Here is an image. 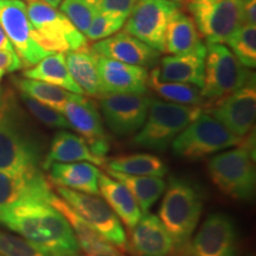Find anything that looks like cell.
Returning <instances> with one entry per match:
<instances>
[{
	"instance_id": "1",
	"label": "cell",
	"mask_w": 256,
	"mask_h": 256,
	"mask_svg": "<svg viewBox=\"0 0 256 256\" xmlns=\"http://www.w3.org/2000/svg\"><path fill=\"white\" fill-rule=\"evenodd\" d=\"M0 226L17 232L48 256H83L62 214L46 202H22L0 212Z\"/></svg>"
},
{
	"instance_id": "2",
	"label": "cell",
	"mask_w": 256,
	"mask_h": 256,
	"mask_svg": "<svg viewBox=\"0 0 256 256\" xmlns=\"http://www.w3.org/2000/svg\"><path fill=\"white\" fill-rule=\"evenodd\" d=\"M43 151L14 92L0 89V170L14 174H40Z\"/></svg>"
},
{
	"instance_id": "3",
	"label": "cell",
	"mask_w": 256,
	"mask_h": 256,
	"mask_svg": "<svg viewBox=\"0 0 256 256\" xmlns=\"http://www.w3.org/2000/svg\"><path fill=\"white\" fill-rule=\"evenodd\" d=\"M159 209V220L164 224L174 249L180 252L190 241L203 212V197L196 185L180 178L170 179Z\"/></svg>"
},
{
	"instance_id": "4",
	"label": "cell",
	"mask_w": 256,
	"mask_h": 256,
	"mask_svg": "<svg viewBox=\"0 0 256 256\" xmlns=\"http://www.w3.org/2000/svg\"><path fill=\"white\" fill-rule=\"evenodd\" d=\"M254 136L242 139L236 148L224 151L210 159L208 171L212 183L220 192L238 200H249L254 197L256 186Z\"/></svg>"
},
{
	"instance_id": "5",
	"label": "cell",
	"mask_w": 256,
	"mask_h": 256,
	"mask_svg": "<svg viewBox=\"0 0 256 256\" xmlns=\"http://www.w3.org/2000/svg\"><path fill=\"white\" fill-rule=\"evenodd\" d=\"M202 112L200 107L151 98L145 124L132 144L142 148L165 151L182 130Z\"/></svg>"
},
{
	"instance_id": "6",
	"label": "cell",
	"mask_w": 256,
	"mask_h": 256,
	"mask_svg": "<svg viewBox=\"0 0 256 256\" xmlns=\"http://www.w3.org/2000/svg\"><path fill=\"white\" fill-rule=\"evenodd\" d=\"M26 11L34 38L49 52H69L88 46V40L70 19L42 0H28Z\"/></svg>"
},
{
	"instance_id": "7",
	"label": "cell",
	"mask_w": 256,
	"mask_h": 256,
	"mask_svg": "<svg viewBox=\"0 0 256 256\" xmlns=\"http://www.w3.org/2000/svg\"><path fill=\"white\" fill-rule=\"evenodd\" d=\"M242 139L230 132L210 113L202 110L196 119L176 136L172 142V152L178 158L197 160L238 146Z\"/></svg>"
},
{
	"instance_id": "8",
	"label": "cell",
	"mask_w": 256,
	"mask_h": 256,
	"mask_svg": "<svg viewBox=\"0 0 256 256\" xmlns=\"http://www.w3.org/2000/svg\"><path fill=\"white\" fill-rule=\"evenodd\" d=\"M254 80V74L240 62L228 46L208 43L204 81L200 88L204 100H218Z\"/></svg>"
},
{
	"instance_id": "9",
	"label": "cell",
	"mask_w": 256,
	"mask_h": 256,
	"mask_svg": "<svg viewBox=\"0 0 256 256\" xmlns=\"http://www.w3.org/2000/svg\"><path fill=\"white\" fill-rule=\"evenodd\" d=\"M200 37L224 44L244 24L241 0H184Z\"/></svg>"
},
{
	"instance_id": "10",
	"label": "cell",
	"mask_w": 256,
	"mask_h": 256,
	"mask_svg": "<svg viewBox=\"0 0 256 256\" xmlns=\"http://www.w3.org/2000/svg\"><path fill=\"white\" fill-rule=\"evenodd\" d=\"M180 8L171 0H138L128 16L124 32L142 43L165 52V34L172 14Z\"/></svg>"
},
{
	"instance_id": "11",
	"label": "cell",
	"mask_w": 256,
	"mask_h": 256,
	"mask_svg": "<svg viewBox=\"0 0 256 256\" xmlns=\"http://www.w3.org/2000/svg\"><path fill=\"white\" fill-rule=\"evenodd\" d=\"M60 197L76 210L101 236L116 246L120 250L127 249L126 232L120 218L115 215L107 202L96 194H88L72 188L56 186Z\"/></svg>"
},
{
	"instance_id": "12",
	"label": "cell",
	"mask_w": 256,
	"mask_h": 256,
	"mask_svg": "<svg viewBox=\"0 0 256 256\" xmlns=\"http://www.w3.org/2000/svg\"><path fill=\"white\" fill-rule=\"evenodd\" d=\"M0 25L23 66H34L51 54L34 40V26L28 19L26 5L22 0H0Z\"/></svg>"
},
{
	"instance_id": "13",
	"label": "cell",
	"mask_w": 256,
	"mask_h": 256,
	"mask_svg": "<svg viewBox=\"0 0 256 256\" xmlns=\"http://www.w3.org/2000/svg\"><path fill=\"white\" fill-rule=\"evenodd\" d=\"M178 252L180 256H236L238 235L234 220L226 214H211Z\"/></svg>"
},
{
	"instance_id": "14",
	"label": "cell",
	"mask_w": 256,
	"mask_h": 256,
	"mask_svg": "<svg viewBox=\"0 0 256 256\" xmlns=\"http://www.w3.org/2000/svg\"><path fill=\"white\" fill-rule=\"evenodd\" d=\"M151 98L145 94H104L98 104L108 128L118 136L136 133L148 114Z\"/></svg>"
},
{
	"instance_id": "15",
	"label": "cell",
	"mask_w": 256,
	"mask_h": 256,
	"mask_svg": "<svg viewBox=\"0 0 256 256\" xmlns=\"http://www.w3.org/2000/svg\"><path fill=\"white\" fill-rule=\"evenodd\" d=\"M62 114L70 128L81 134L87 142L90 151L95 156L106 159V154L110 151V142L95 102L84 95L74 92L64 104Z\"/></svg>"
},
{
	"instance_id": "16",
	"label": "cell",
	"mask_w": 256,
	"mask_h": 256,
	"mask_svg": "<svg viewBox=\"0 0 256 256\" xmlns=\"http://www.w3.org/2000/svg\"><path fill=\"white\" fill-rule=\"evenodd\" d=\"M230 132L244 138L254 127L256 116L255 80L216 100L209 112Z\"/></svg>"
},
{
	"instance_id": "17",
	"label": "cell",
	"mask_w": 256,
	"mask_h": 256,
	"mask_svg": "<svg viewBox=\"0 0 256 256\" xmlns=\"http://www.w3.org/2000/svg\"><path fill=\"white\" fill-rule=\"evenodd\" d=\"M100 95L146 94L148 72L146 68L107 58L98 54Z\"/></svg>"
},
{
	"instance_id": "18",
	"label": "cell",
	"mask_w": 256,
	"mask_h": 256,
	"mask_svg": "<svg viewBox=\"0 0 256 256\" xmlns=\"http://www.w3.org/2000/svg\"><path fill=\"white\" fill-rule=\"evenodd\" d=\"M98 55L132 66L150 68L159 62L160 52L127 32H116L92 46Z\"/></svg>"
},
{
	"instance_id": "19",
	"label": "cell",
	"mask_w": 256,
	"mask_h": 256,
	"mask_svg": "<svg viewBox=\"0 0 256 256\" xmlns=\"http://www.w3.org/2000/svg\"><path fill=\"white\" fill-rule=\"evenodd\" d=\"M52 194L42 172L34 174H14L0 170V212L22 202L50 203Z\"/></svg>"
},
{
	"instance_id": "20",
	"label": "cell",
	"mask_w": 256,
	"mask_h": 256,
	"mask_svg": "<svg viewBox=\"0 0 256 256\" xmlns=\"http://www.w3.org/2000/svg\"><path fill=\"white\" fill-rule=\"evenodd\" d=\"M50 204L68 220L83 256H124L116 246L101 236L63 198L52 194Z\"/></svg>"
},
{
	"instance_id": "21",
	"label": "cell",
	"mask_w": 256,
	"mask_h": 256,
	"mask_svg": "<svg viewBox=\"0 0 256 256\" xmlns=\"http://www.w3.org/2000/svg\"><path fill=\"white\" fill-rule=\"evenodd\" d=\"M130 250L134 256H168L174 246L159 217L147 212L130 229Z\"/></svg>"
},
{
	"instance_id": "22",
	"label": "cell",
	"mask_w": 256,
	"mask_h": 256,
	"mask_svg": "<svg viewBox=\"0 0 256 256\" xmlns=\"http://www.w3.org/2000/svg\"><path fill=\"white\" fill-rule=\"evenodd\" d=\"M206 56V46L194 52L166 56L162 58L158 66L159 78L168 82L188 83L200 89L204 81Z\"/></svg>"
},
{
	"instance_id": "23",
	"label": "cell",
	"mask_w": 256,
	"mask_h": 256,
	"mask_svg": "<svg viewBox=\"0 0 256 256\" xmlns=\"http://www.w3.org/2000/svg\"><path fill=\"white\" fill-rule=\"evenodd\" d=\"M49 180L57 186L96 194L98 192V177L101 171L87 162H52L49 168Z\"/></svg>"
},
{
	"instance_id": "24",
	"label": "cell",
	"mask_w": 256,
	"mask_h": 256,
	"mask_svg": "<svg viewBox=\"0 0 256 256\" xmlns=\"http://www.w3.org/2000/svg\"><path fill=\"white\" fill-rule=\"evenodd\" d=\"M87 162L98 166H104L107 160L95 156L82 136L62 130L54 136L49 152L44 156L42 168L48 170L52 162Z\"/></svg>"
},
{
	"instance_id": "25",
	"label": "cell",
	"mask_w": 256,
	"mask_h": 256,
	"mask_svg": "<svg viewBox=\"0 0 256 256\" xmlns=\"http://www.w3.org/2000/svg\"><path fill=\"white\" fill-rule=\"evenodd\" d=\"M98 192L128 229H132L142 218V212L136 198L121 182L101 172L98 177Z\"/></svg>"
},
{
	"instance_id": "26",
	"label": "cell",
	"mask_w": 256,
	"mask_h": 256,
	"mask_svg": "<svg viewBox=\"0 0 256 256\" xmlns=\"http://www.w3.org/2000/svg\"><path fill=\"white\" fill-rule=\"evenodd\" d=\"M206 46L194 19L180 8L172 14L165 34V52L183 55Z\"/></svg>"
},
{
	"instance_id": "27",
	"label": "cell",
	"mask_w": 256,
	"mask_h": 256,
	"mask_svg": "<svg viewBox=\"0 0 256 256\" xmlns=\"http://www.w3.org/2000/svg\"><path fill=\"white\" fill-rule=\"evenodd\" d=\"M66 62L68 70L83 94L100 96V78L98 69V54L92 48H82L66 52Z\"/></svg>"
},
{
	"instance_id": "28",
	"label": "cell",
	"mask_w": 256,
	"mask_h": 256,
	"mask_svg": "<svg viewBox=\"0 0 256 256\" xmlns=\"http://www.w3.org/2000/svg\"><path fill=\"white\" fill-rule=\"evenodd\" d=\"M23 76L26 78L50 83L68 92L83 95L82 89L76 84L70 75L66 66V55L63 52H54L46 56L32 68L25 70Z\"/></svg>"
},
{
	"instance_id": "29",
	"label": "cell",
	"mask_w": 256,
	"mask_h": 256,
	"mask_svg": "<svg viewBox=\"0 0 256 256\" xmlns=\"http://www.w3.org/2000/svg\"><path fill=\"white\" fill-rule=\"evenodd\" d=\"M106 172L110 177L121 182L130 191L142 214L148 212L168 186L166 182L162 177L124 174L108 168H106Z\"/></svg>"
},
{
	"instance_id": "30",
	"label": "cell",
	"mask_w": 256,
	"mask_h": 256,
	"mask_svg": "<svg viewBox=\"0 0 256 256\" xmlns=\"http://www.w3.org/2000/svg\"><path fill=\"white\" fill-rule=\"evenodd\" d=\"M147 88H151L153 92H156L160 98H165L166 101L174 102V104L200 107L206 102L200 95V89L196 86L160 80L158 68H153L152 72H148Z\"/></svg>"
},
{
	"instance_id": "31",
	"label": "cell",
	"mask_w": 256,
	"mask_h": 256,
	"mask_svg": "<svg viewBox=\"0 0 256 256\" xmlns=\"http://www.w3.org/2000/svg\"><path fill=\"white\" fill-rule=\"evenodd\" d=\"M104 166L112 171L132 176H153L162 178L168 174V168L159 156L146 153L107 160Z\"/></svg>"
},
{
	"instance_id": "32",
	"label": "cell",
	"mask_w": 256,
	"mask_h": 256,
	"mask_svg": "<svg viewBox=\"0 0 256 256\" xmlns=\"http://www.w3.org/2000/svg\"><path fill=\"white\" fill-rule=\"evenodd\" d=\"M12 81H14V86L20 90V92L31 96L32 98L40 102V104L54 108V110H58L60 113H62L64 104L74 94V92L57 87V86L38 81V80L14 78Z\"/></svg>"
},
{
	"instance_id": "33",
	"label": "cell",
	"mask_w": 256,
	"mask_h": 256,
	"mask_svg": "<svg viewBox=\"0 0 256 256\" xmlns=\"http://www.w3.org/2000/svg\"><path fill=\"white\" fill-rule=\"evenodd\" d=\"M228 44L232 52L246 68L256 66V25L243 24L232 37Z\"/></svg>"
},
{
	"instance_id": "34",
	"label": "cell",
	"mask_w": 256,
	"mask_h": 256,
	"mask_svg": "<svg viewBox=\"0 0 256 256\" xmlns=\"http://www.w3.org/2000/svg\"><path fill=\"white\" fill-rule=\"evenodd\" d=\"M20 100L23 101L26 110L40 122L46 124V126L51 128H60V130H68V128H70L68 121H66L60 112L40 104V102L32 98L31 96L24 94V92H20Z\"/></svg>"
},
{
	"instance_id": "35",
	"label": "cell",
	"mask_w": 256,
	"mask_h": 256,
	"mask_svg": "<svg viewBox=\"0 0 256 256\" xmlns=\"http://www.w3.org/2000/svg\"><path fill=\"white\" fill-rule=\"evenodd\" d=\"M60 10L83 34L87 32L96 14L89 0H62Z\"/></svg>"
},
{
	"instance_id": "36",
	"label": "cell",
	"mask_w": 256,
	"mask_h": 256,
	"mask_svg": "<svg viewBox=\"0 0 256 256\" xmlns=\"http://www.w3.org/2000/svg\"><path fill=\"white\" fill-rule=\"evenodd\" d=\"M126 19L127 18L119 17V16L96 12L84 36L87 40H104V38H107L119 32L120 28L126 23Z\"/></svg>"
},
{
	"instance_id": "37",
	"label": "cell",
	"mask_w": 256,
	"mask_h": 256,
	"mask_svg": "<svg viewBox=\"0 0 256 256\" xmlns=\"http://www.w3.org/2000/svg\"><path fill=\"white\" fill-rule=\"evenodd\" d=\"M0 256H48L22 236L0 230Z\"/></svg>"
},
{
	"instance_id": "38",
	"label": "cell",
	"mask_w": 256,
	"mask_h": 256,
	"mask_svg": "<svg viewBox=\"0 0 256 256\" xmlns=\"http://www.w3.org/2000/svg\"><path fill=\"white\" fill-rule=\"evenodd\" d=\"M138 0H89L96 12L127 18Z\"/></svg>"
},
{
	"instance_id": "39",
	"label": "cell",
	"mask_w": 256,
	"mask_h": 256,
	"mask_svg": "<svg viewBox=\"0 0 256 256\" xmlns=\"http://www.w3.org/2000/svg\"><path fill=\"white\" fill-rule=\"evenodd\" d=\"M20 68H23V64L14 49L0 50V81L6 74L17 72Z\"/></svg>"
},
{
	"instance_id": "40",
	"label": "cell",
	"mask_w": 256,
	"mask_h": 256,
	"mask_svg": "<svg viewBox=\"0 0 256 256\" xmlns=\"http://www.w3.org/2000/svg\"><path fill=\"white\" fill-rule=\"evenodd\" d=\"M244 24L256 25V0H241Z\"/></svg>"
},
{
	"instance_id": "41",
	"label": "cell",
	"mask_w": 256,
	"mask_h": 256,
	"mask_svg": "<svg viewBox=\"0 0 256 256\" xmlns=\"http://www.w3.org/2000/svg\"><path fill=\"white\" fill-rule=\"evenodd\" d=\"M2 49L12 50L14 49V46H12L11 42L8 40V36H6L4 28H2V25H0V50H2Z\"/></svg>"
},
{
	"instance_id": "42",
	"label": "cell",
	"mask_w": 256,
	"mask_h": 256,
	"mask_svg": "<svg viewBox=\"0 0 256 256\" xmlns=\"http://www.w3.org/2000/svg\"><path fill=\"white\" fill-rule=\"evenodd\" d=\"M42 2H44L48 5L52 6V8H57V6H60L62 0H42Z\"/></svg>"
},
{
	"instance_id": "43",
	"label": "cell",
	"mask_w": 256,
	"mask_h": 256,
	"mask_svg": "<svg viewBox=\"0 0 256 256\" xmlns=\"http://www.w3.org/2000/svg\"><path fill=\"white\" fill-rule=\"evenodd\" d=\"M171 2H184V0H171Z\"/></svg>"
}]
</instances>
